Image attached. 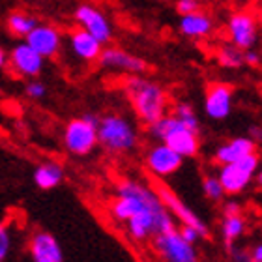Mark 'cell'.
<instances>
[{
    "mask_svg": "<svg viewBox=\"0 0 262 262\" xmlns=\"http://www.w3.org/2000/svg\"><path fill=\"white\" fill-rule=\"evenodd\" d=\"M109 213L115 221L126 225L127 236L135 242H148L159 232L176 227L154 187L137 180L118 182L116 195L109 204Z\"/></svg>",
    "mask_w": 262,
    "mask_h": 262,
    "instance_id": "cell-1",
    "label": "cell"
},
{
    "mask_svg": "<svg viewBox=\"0 0 262 262\" xmlns=\"http://www.w3.org/2000/svg\"><path fill=\"white\" fill-rule=\"evenodd\" d=\"M124 90L135 111L137 118L146 126L167 115L169 98L161 84L142 75H129L124 82Z\"/></svg>",
    "mask_w": 262,
    "mask_h": 262,
    "instance_id": "cell-2",
    "label": "cell"
},
{
    "mask_svg": "<svg viewBox=\"0 0 262 262\" xmlns=\"http://www.w3.org/2000/svg\"><path fill=\"white\" fill-rule=\"evenodd\" d=\"M98 144L111 154H127L137 146V129L135 126L122 115H105L99 116L98 127Z\"/></svg>",
    "mask_w": 262,
    "mask_h": 262,
    "instance_id": "cell-3",
    "label": "cell"
},
{
    "mask_svg": "<svg viewBox=\"0 0 262 262\" xmlns=\"http://www.w3.org/2000/svg\"><path fill=\"white\" fill-rule=\"evenodd\" d=\"M258 163H260V158L255 152L251 156L238 159L234 163L221 165L217 180L223 187L225 195H240V193L246 191L249 184L253 182V178H255V174H257Z\"/></svg>",
    "mask_w": 262,
    "mask_h": 262,
    "instance_id": "cell-4",
    "label": "cell"
},
{
    "mask_svg": "<svg viewBox=\"0 0 262 262\" xmlns=\"http://www.w3.org/2000/svg\"><path fill=\"white\" fill-rule=\"evenodd\" d=\"M150 242L161 262H199L195 246L182 238L178 227L159 232Z\"/></svg>",
    "mask_w": 262,
    "mask_h": 262,
    "instance_id": "cell-5",
    "label": "cell"
},
{
    "mask_svg": "<svg viewBox=\"0 0 262 262\" xmlns=\"http://www.w3.org/2000/svg\"><path fill=\"white\" fill-rule=\"evenodd\" d=\"M154 191L158 193L161 204L167 208V212L172 215V219H176V221L180 223V227H191V229L199 230L202 238H206V236L210 234L206 223H204L182 199H178V195H176L170 187L165 186L163 182H158V184L154 186Z\"/></svg>",
    "mask_w": 262,
    "mask_h": 262,
    "instance_id": "cell-6",
    "label": "cell"
},
{
    "mask_svg": "<svg viewBox=\"0 0 262 262\" xmlns=\"http://www.w3.org/2000/svg\"><path fill=\"white\" fill-rule=\"evenodd\" d=\"M64 144L68 152L73 156H86L98 144V133L96 126L90 124L84 118H75L70 120L64 129Z\"/></svg>",
    "mask_w": 262,
    "mask_h": 262,
    "instance_id": "cell-7",
    "label": "cell"
},
{
    "mask_svg": "<svg viewBox=\"0 0 262 262\" xmlns=\"http://www.w3.org/2000/svg\"><path fill=\"white\" fill-rule=\"evenodd\" d=\"M75 21L77 25L88 32L92 38H96L101 45L111 43L113 39V25L105 17L101 10H98L92 4H81L75 10Z\"/></svg>",
    "mask_w": 262,
    "mask_h": 262,
    "instance_id": "cell-8",
    "label": "cell"
},
{
    "mask_svg": "<svg viewBox=\"0 0 262 262\" xmlns=\"http://www.w3.org/2000/svg\"><path fill=\"white\" fill-rule=\"evenodd\" d=\"M229 36L234 47L240 51L253 49L257 43V15L253 11L242 10L232 13L229 19Z\"/></svg>",
    "mask_w": 262,
    "mask_h": 262,
    "instance_id": "cell-9",
    "label": "cell"
},
{
    "mask_svg": "<svg viewBox=\"0 0 262 262\" xmlns=\"http://www.w3.org/2000/svg\"><path fill=\"white\" fill-rule=\"evenodd\" d=\"M25 43L45 60V58H53L60 53L62 36L58 32V28L53 25H38L25 38Z\"/></svg>",
    "mask_w": 262,
    "mask_h": 262,
    "instance_id": "cell-10",
    "label": "cell"
},
{
    "mask_svg": "<svg viewBox=\"0 0 262 262\" xmlns=\"http://www.w3.org/2000/svg\"><path fill=\"white\" fill-rule=\"evenodd\" d=\"M184 163V158H180L174 150H170L167 144L158 142L154 144L146 154V167L154 176L159 178H167V176L174 174Z\"/></svg>",
    "mask_w": 262,
    "mask_h": 262,
    "instance_id": "cell-11",
    "label": "cell"
},
{
    "mask_svg": "<svg viewBox=\"0 0 262 262\" xmlns=\"http://www.w3.org/2000/svg\"><path fill=\"white\" fill-rule=\"evenodd\" d=\"M98 62L105 70H120L126 71V73H131V75H142L148 70V64L142 58L131 55V53H127L124 49H118V47L101 49Z\"/></svg>",
    "mask_w": 262,
    "mask_h": 262,
    "instance_id": "cell-12",
    "label": "cell"
},
{
    "mask_svg": "<svg viewBox=\"0 0 262 262\" xmlns=\"http://www.w3.org/2000/svg\"><path fill=\"white\" fill-rule=\"evenodd\" d=\"M232 96L234 88L225 82H213L206 90L204 111L213 120H225L232 111Z\"/></svg>",
    "mask_w": 262,
    "mask_h": 262,
    "instance_id": "cell-13",
    "label": "cell"
},
{
    "mask_svg": "<svg viewBox=\"0 0 262 262\" xmlns=\"http://www.w3.org/2000/svg\"><path fill=\"white\" fill-rule=\"evenodd\" d=\"M32 262H64V253L55 236L47 230H36L28 240Z\"/></svg>",
    "mask_w": 262,
    "mask_h": 262,
    "instance_id": "cell-14",
    "label": "cell"
},
{
    "mask_svg": "<svg viewBox=\"0 0 262 262\" xmlns=\"http://www.w3.org/2000/svg\"><path fill=\"white\" fill-rule=\"evenodd\" d=\"M8 64L13 70V73L21 77H30V79H36L43 70V58L36 51L30 49L25 41L13 47L11 55L8 56Z\"/></svg>",
    "mask_w": 262,
    "mask_h": 262,
    "instance_id": "cell-15",
    "label": "cell"
},
{
    "mask_svg": "<svg viewBox=\"0 0 262 262\" xmlns=\"http://www.w3.org/2000/svg\"><path fill=\"white\" fill-rule=\"evenodd\" d=\"M255 152H257V142L253 139H249V137H236V139L223 142L215 150V161L219 165H229L246 158V156H251Z\"/></svg>",
    "mask_w": 262,
    "mask_h": 262,
    "instance_id": "cell-16",
    "label": "cell"
},
{
    "mask_svg": "<svg viewBox=\"0 0 262 262\" xmlns=\"http://www.w3.org/2000/svg\"><path fill=\"white\" fill-rule=\"evenodd\" d=\"M70 47L73 56L81 62H98L101 49H103V45L88 32H84L82 28H75L70 34Z\"/></svg>",
    "mask_w": 262,
    "mask_h": 262,
    "instance_id": "cell-17",
    "label": "cell"
},
{
    "mask_svg": "<svg viewBox=\"0 0 262 262\" xmlns=\"http://www.w3.org/2000/svg\"><path fill=\"white\" fill-rule=\"evenodd\" d=\"M163 144L174 150L180 158H195L199 154V148H201V139H199V133L195 131L186 129L184 126H180L178 129H174L169 137H165Z\"/></svg>",
    "mask_w": 262,
    "mask_h": 262,
    "instance_id": "cell-18",
    "label": "cell"
},
{
    "mask_svg": "<svg viewBox=\"0 0 262 262\" xmlns=\"http://www.w3.org/2000/svg\"><path fill=\"white\" fill-rule=\"evenodd\" d=\"M212 30L213 21L202 11L180 17V32L187 38H206L208 34H212Z\"/></svg>",
    "mask_w": 262,
    "mask_h": 262,
    "instance_id": "cell-19",
    "label": "cell"
},
{
    "mask_svg": "<svg viewBox=\"0 0 262 262\" xmlns=\"http://www.w3.org/2000/svg\"><path fill=\"white\" fill-rule=\"evenodd\" d=\"M62 180H64V169L55 161H45L34 170V184L43 191L55 189L56 186H60Z\"/></svg>",
    "mask_w": 262,
    "mask_h": 262,
    "instance_id": "cell-20",
    "label": "cell"
},
{
    "mask_svg": "<svg viewBox=\"0 0 262 262\" xmlns=\"http://www.w3.org/2000/svg\"><path fill=\"white\" fill-rule=\"evenodd\" d=\"M246 229H247V221L244 217V213H238V215H223L221 234H223V240L227 242V246H232V244H236V240H240L242 236L246 234Z\"/></svg>",
    "mask_w": 262,
    "mask_h": 262,
    "instance_id": "cell-21",
    "label": "cell"
},
{
    "mask_svg": "<svg viewBox=\"0 0 262 262\" xmlns=\"http://www.w3.org/2000/svg\"><path fill=\"white\" fill-rule=\"evenodd\" d=\"M38 25H39L38 19L25 13V11H13L8 17V28H10V32L13 36H21V38H27L28 34L32 32Z\"/></svg>",
    "mask_w": 262,
    "mask_h": 262,
    "instance_id": "cell-22",
    "label": "cell"
},
{
    "mask_svg": "<svg viewBox=\"0 0 262 262\" xmlns=\"http://www.w3.org/2000/svg\"><path fill=\"white\" fill-rule=\"evenodd\" d=\"M172 116H176L178 122H180L186 129L195 131V133H199V129H201V122H199V118H196L195 111H193L191 105L186 103V101H182V103L176 105Z\"/></svg>",
    "mask_w": 262,
    "mask_h": 262,
    "instance_id": "cell-23",
    "label": "cell"
},
{
    "mask_svg": "<svg viewBox=\"0 0 262 262\" xmlns=\"http://www.w3.org/2000/svg\"><path fill=\"white\" fill-rule=\"evenodd\" d=\"M217 62L219 66L223 68H229V70H236L244 66V51H240L234 45H223L221 49L217 51Z\"/></svg>",
    "mask_w": 262,
    "mask_h": 262,
    "instance_id": "cell-24",
    "label": "cell"
},
{
    "mask_svg": "<svg viewBox=\"0 0 262 262\" xmlns=\"http://www.w3.org/2000/svg\"><path fill=\"white\" fill-rule=\"evenodd\" d=\"M202 191H204V195L213 202L221 201L225 196V191H223V187H221V184H219L217 176H213V174L204 176V180H202Z\"/></svg>",
    "mask_w": 262,
    "mask_h": 262,
    "instance_id": "cell-25",
    "label": "cell"
},
{
    "mask_svg": "<svg viewBox=\"0 0 262 262\" xmlns=\"http://www.w3.org/2000/svg\"><path fill=\"white\" fill-rule=\"evenodd\" d=\"M11 246H13V240H11V230L10 227L0 221V262H6L11 253Z\"/></svg>",
    "mask_w": 262,
    "mask_h": 262,
    "instance_id": "cell-26",
    "label": "cell"
},
{
    "mask_svg": "<svg viewBox=\"0 0 262 262\" xmlns=\"http://www.w3.org/2000/svg\"><path fill=\"white\" fill-rule=\"evenodd\" d=\"M229 255H230V262H257L251 258V253L249 249H244V247H238L236 244L229 246Z\"/></svg>",
    "mask_w": 262,
    "mask_h": 262,
    "instance_id": "cell-27",
    "label": "cell"
},
{
    "mask_svg": "<svg viewBox=\"0 0 262 262\" xmlns=\"http://www.w3.org/2000/svg\"><path fill=\"white\" fill-rule=\"evenodd\" d=\"M45 94H47V88H45L43 82L34 81V79H32V81L27 84V96L30 99H43Z\"/></svg>",
    "mask_w": 262,
    "mask_h": 262,
    "instance_id": "cell-28",
    "label": "cell"
},
{
    "mask_svg": "<svg viewBox=\"0 0 262 262\" xmlns=\"http://www.w3.org/2000/svg\"><path fill=\"white\" fill-rule=\"evenodd\" d=\"M201 4H199V0H178L176 2V10L180 15H187V13H195L199 11Z\"/></svg>",
    "mask_w": 262,
    "mask_h": 262,
    "instance_id": "cell-29",
    "label": "cell"
},
{
    "mask_svg": "<svg viewBox=\"0 0 262 262\" xmlns=\"http://www.w3.org/2000/svg\"><path fill=\"white\" fill-rule=\"evenodd\" d=\"M178 230H180L182 238H184L186 242H189V244H193V246H195L196 242L202 238L201 232H199V230H195V229H191V227H180Z\"/></svg>",
    "mask_w": 262,
    "mask_h": 262,
    "instance_id": "cell-30",
    "label": "cell"
},
{
    "mask_svg": "<svg viewBox=\"0 0 262 262\" xmlns=\"http://www.w3.org/2000/svg\"><path fill=\"white\" fill-rule=\"evenodd\" d=\"M244 64H249V66H253V68L260 66V53L255 51V47L244 51Z\"/></svg>",
    "mask_w": 262,
    "mask_h": 262,
    "instance_id": "cell-31",
    "label": "cell"
},
{
    "mask_svg": "<svg viewBox=\"0 0 262 262\" xmlns=\"http://www.w3.org/2000/svg\"><path fill=\"white\" fill-rule=\"evenodd\" d=\"M238 213H242V206L238 202L229 201L223 204V215H238Z\"/></svg>",
    "mask_w": 262,
    "mask_h": 262,
    "instance_id": "cell-32",
    "label": "cell"
},
{
    "mask_svg": "<svg viewBox=\"0 0 262 262\" xmlns=\"http://www.w3.org/2000/svg\"><path fill=\"white\" fill-rule=\"evenodd\" d=\"M249 131H251V137H249V139H253L255 142H257V139L260 141V126H251Z\"/></svg>",
    "mask_w": 262,
    "mask_h": 262,
    "instance_id": "cell-33",
    "label": "cell"
},
{
    "mask_svg": "<svg viewBox=\"0 0 262 262\" xmlns=\"http://www.w3.org/2000/svg\"><path fill=\"white\" fill-rule=\"evenodd\" d=\"M6 64H8V55H6V51L0 47V70H2Z\"/></svg>",
    "mask_w": 262,
    "mask_h": 262,
    "instance_id": "cell-34",
    "label": "cell"
}]
</instances>
